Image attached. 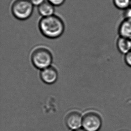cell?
<instances>
[{
    "mask_svg": "<svg viewBox=\"0 0 131 131\" xmlns=\"http://www.w3.org/2000/svg\"><path fill=\"white\" fill-rule=\"evenodd\" d=\"M39 28L41 33L46 37L56 39L63 33L64 25L60 18L53 15L42 18L39 21Z\"/></svg>",
    "mask_w": 131,
    "mask_h": 131,
    "instance_id": "obj_1",
    "label": "cell"
},
{
    "mask_svg": "<svg viewBox=\"0 0 131 131\" xmlns=\"http://www.w3.org/2000/svg\"><path fill=\"white\" fill-rule=\"evenodd\" d=\"M34 6L30 0H15L12 5L11 11L16 18L24 20L32 15Z\"/></svg>",
    "mask_w": 131,
    "mask_h": 131,
    "instance_id": "obj_2",
    "label": "cell"
},
{
    "mask_svg": "<svg viewBox=\"0 0 131 131\" xmlns=\"http://www.w3.org/2000/svg\"><path fill=\"white\" fill-rule=\"evenodd\" d=\"M31 59L32 64L36 68L43 69L51 64L52 56L46 48H38L33 51Z\"/></svg>",
    "mask_w": 131,
    "mask_h": 131,
    "instance_id": "obj_3",
    "label": "cell"
},
{
    "mask_svg": "<svg viewBox=\"0 0 131 131\" xmlns=\"http://www.w3.org/2000/svg\"><path fill=\"white\" fill-rule=\"evenodd\" d=\"M82 126L86 131H98L102 124L101 117L94 112H88L84 116Z\"/></svg>",
    "mask_w": 131,
    "mask_h": 131,
    "instance_id": "obj_4",
    "label": "cell"
},
{
    "mask_svg": "<svg viewBox=\"0 0 131 131\" xmlns=\"http://www.w3.org/2000/svg\"><path fill=\"white\" fill-rule=\"evenodd\" d=\"M40 76L41 80L44 83L52 84L57 81L58 78V72L55 68L49 66L42 69Z\"/></svg>",
    "mask_w": 131,
    "mask_h": 131,
    "instance_id": "obj_5",
    "label": "cell"
},
{
    "mask_svg": "<svg viewBox=\"0 0 131 131\" xmlns=\"http://www.w3.org/2000/svg\"><path fill=\"white\" fill-rule=\"evenodd\" d=\"M82 121L81 115L78 112H71L66 117V124L72 129H78L81 125Z\"/></svg>",
    "mask_w": 131,
    "mask_h": 131,
    "instance_id": "obj_6",
    "label": "cell"
},
{
    "mask_svg": "<svg viewBox=\"0 0 131 131\" xmlns=\"http://www.w3.org/2000/svg\"><path fill=\"white\" fill-rule=\"evenodd\" d=\"M119 36L131 40V18H124L118 29Z\"/></svg>",
    "mask_w": 131,
    "mask_h": 131,
    "instance_id": "obj_7",
    "label": "cell"
},
{
    "mask_svg": "<svg viewBox=\"0 0 131 131\" xmlns=\"http://www.w3.org/2000/svg\"><path fill=\"white\" fill-rule=\"evenodd\" d=\"M116 45L118 51L124 55L131 50V40L119 36L116 40Z\"/></svg>",
    "mask_w": 131,
    "mask_h": 131,
    "instance_id": "obj_8",
    "label": "cell"
},
{
    "mask_svg": "<svg viewBox=\"0 0 131 131\" xmlns=\"http://www.w3.org/2000/svg\"><path fill=\"white\" fill-rule=\"evenodd\" d=\"M39 14L43 17L53 15L55 11L54 6L48 1H45L38 6Z\"/></svg>",
    "mask_w": 131,
    "mask_h": 131,
    "instance_id": "obj_9",
    "label": "cell"
},
{
    "mask_svg": "<svg viewBox=\"0 0 131 131\" xmlns=\"http://www.w3.org/2000/svg\"><path fill=\"white\" fill-rule=\"evenodd\" d=\"M112 2L117 9L124 10L130 7L131 0H112Z\"/></svg>",
    "mask_w": 131,
    "mask_h": 131,
    "instance_id": "obj_10",
    "label": "cell"
},
{
    "mask_svg": "<svg viewBox=\"0 0 131 131\" xmlns=\"http://www.w3.org/2000/svg\"><path fill=\"white\" fill-rule=\"evenodd\" d=\"M124 60L126 65L131 68V50L124 55Z\"/></svg>",
    "mask_w": 131,
    "mask_h": 131,
    "instance_id": "obj_11",
    "label": "cell"
},
{
    "mask_svg": "<svg viewBox=\"0 0 131 131\" xmlns=\"http://www.w3.org/2000/svg\"><path fill=\"white\" fill-rule=\"evenodd\" d=\"M51 4L55 6H60L64 3L66 0H48Z\"/></svg>",
    "mask_w": 131,
    "mask_h": 131,
    "instance_id": "obj_12",
    "label": "cell"
},
{
    "mask_svg": "<svg viewBox=\"0 0 131 131\" xmlns=\"http://www.w3.org/2000/svg\"><path fill=\"white\" fill-rule=\"evenodd\" d=\"M124 11V18H131V8L130 7Z\"/></svg>",
    "mask_w": 131,
    "mask_h": 131,
    "instance_id": "obj_13",
    "label": "cell"
},
{
    "mask_svg": "<svg viewBox=\"0 0 131 131\" xmlns=\"http://www.w3.org/2000/svg\"><path fill=\"white\" fill-rule=\"evenodd\" d=\"M30 1L33 5L39 6L41 4L43 3L45 0H30Z\"/></svg>",
    "mask_w": 131,
    "mask_h": 131,
    "instance_id": "obj_14",
    "label": "cell"
},
{
    "mask_svg": "<svg viewBox=\"0 0 131 131\" xmlns=\"http://www.w3.org/2000/svg\"><path fill=\"white\" fill-rule=\"evenodd\" d=\"M85 131V130H84L83 129H75L74 131Z\"/></svg>",
    "mask_w": 131,
    "mask_h": 131,
    "instance_id": "obj_15",
    "label": "cell"
},
{
    "mask_svg": "<svg viewBox=\"0 0 131 131\" xmlns=\"http://www.w3.org/2000/svg\"><path fill=\"white\" fill-rule=\"evenodd\" d=\"M130 8H131V4H130Z\"/></svg>",
    "mask_w": 131,
    "mask_h": 131,
    "instance_id": "obj_16",
    "label": "cell"
}]
</instances>
